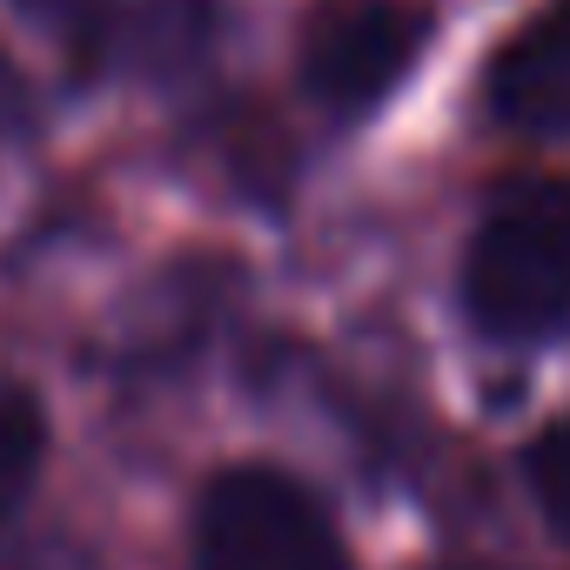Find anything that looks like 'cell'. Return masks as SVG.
I'll return each mask as SVG.
<instances>
[{"instance_id":"52a82bcc","label":"cell","mask_w":570,"mask_h":570,"mask_svg":"<svg viewBox=\"0 0 570 570\" xmlns=\"http://www.w3.org/2000/svg\"><path fill=\"white\" fill-rule=\"evenodd\" d=\"M523 476H530V497H537L543 523L570 543V416L537 430V443L523 450Z\"/></svg>"},{"instance_id":"6da1fadb","label":"cell","mask_w":570,"mask_h":570,"mask_svg":"<svg viewBox=\"0 0 570 570\" xmlns=\"http://www.w3.org/2000/svg\"><path fill=\"white\" fill-rule=\"evenodd\" d=\"M463 316L490 343H543L570 323V181H510L463 248Z\"/></svg>"},{"instance_id":"277c9868","label":"cell","mask_w":570,"mask_h":570,"mask_svg":"<svg viewBox=\"0 0 570 570\" xmlns=\"http://www.w3.org/2000/svg\"><path fill=\"white\" fill-rule=\"evenodd\" d=\"M423 48H430V14L416 0H336L309 21L303 88L330 115L356 121V115H376L410 81Z\"/></svg>"},{"instance_id":"5b68a950","label":"cell","mask_w":570,"mask_h":570,"mask_svg":"<svg viewBox=\"0 0 570 570\" xmlns=\"http://www.w3.org/2000/svg\"><path fill=\"white\" fill-rule=\"evenodd\" d=\"M490 115L523 135H570V8L530 21L490 61Z\"/></svg>"},{"instance_id":"7a4b0ae2","label":"cell","mask_w":570,"mask_h":570,"mask_svg":"<svg viewBox=\"0 0 570 570\" xmlns=\"http://www.w3.org/2000/svg\"><path fill=\"white\" fill-rule=\"evenodd\" d=\"M195 570H350L336 517L268 463L208 476L195 510Z\"/></svg>"},{"instance_id":"ba28073f","label":"cell","mask_w":570,"mask_h":570,"mask_svg":"<svg viewBox=\"0 0 570 570\" xmlns=\"http://www.w3.org/2000/svg\"><path fill=\"white\" fill-rule=\"evenodd\" d=\"M21 115H28V95H21L14 68H0V135H14V128H21Z\"/></svg>"},{"instance_id":"3957f363","label":"cell","mask_w":570,"mask_h":570,"mask_svg":"<svg viewBox=\"0 0 570 570\" xmlns=\"http://www.w3.org/2000/svg\"><path fill=\"white\" fill-rule=\"evenodd\" d=\"M21 8L81 68L115 81H175L215 41V0H21Z\"/></svg>"},{"instance_id":"8992f818","label":"cell","mask_w":570,"mask_h":570,"mask_svg":"<svg viewBox=\"0 0 570 570\" xmlns=\"http://www.w3.org/2000/svg\"><path fill=\"white\" fill-rule=\"evenodd\" d=\"M48 463V410L28 383L0 376V517L21 510Z\"/></svg>"}]
</instances>
